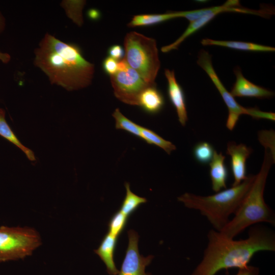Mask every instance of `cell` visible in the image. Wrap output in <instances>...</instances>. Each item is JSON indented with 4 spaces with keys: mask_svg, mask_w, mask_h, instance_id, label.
I'll return each mask as SVG.
<instances>
[{
    "mask_svg": "<svg viewBox=\"0 0 275 275\" xmlns=\"http://www.w3.org/2000/svg\"><path fill=\"white\" fill-rule=\"evenodd\" d=\"M34 54V65L47 76L51 84L73 91L92 84L94 65L84 57L76 44L46 33Z\"/></svg>",
    "mask_w": 275,
    "mask_h": 275,
    "instance_id": "obj_1",
    "label": "cell"
},
{
    "mask_svg": "<svg viewBox=\"0 0 275 275\" xmlns=\"http://www.w3.org/2000/svg\"><path fill=\"white\" fill-rule=\"evenodd\" d=\"M207 237L203 259L191 275H215L222 269H239L248 265L259 251H275L274 233L261 226L251 228L244 239L225 238L213 229L208 232Z\"/></svg>",
    "mask_w": 275,
    "mask_h": 275,
    "instance_id": "obj_2",
    "label": "cell"
},
{
    "mask_svg": "<svg viewBox=\"0 0 275 275\" xmlns=\"http://www.w3.org/2000/svg\"><path fill=\"white\" fill-rule=\"evenodd\" d=\"M262 145L264 146L265 153L259 172L255 176L233 219L218 232L225 238L233 239L247 227L255 224L265 222L275 225L274 213L265 202L263 196L267 176L274 162V142H266Z\"/></svg>",
    "mask_w": 275,
    "mask_h": 275,
    "instance_id": "obj_3",
    "label": "cell"
},
{
    "mask_svg": "<svg viewBox=\"0 0 275 275\" xmlns=\"http://www.w3.org/2000/svg\"><path fill=\"white\" fill-rule=\"evenodd\" d=\"M255 176L249 175L239 184L212 195L201 196L186 193L179 197L178 200L188 208L199 210L214 230L220 232L229 222L230 215L234 214L238 209Z\"/></svg>",
    "mask_w": 275,
    "mask_h": 275,
    "instance_id": "obj_4",
    "label": "cell"
},
{
    "mask_svg": "<svg viewBox=\"0 0 275 275\" xmlns=\"http://www.w3.org/2000/svg\"><path fill=\"white\" fill-rule=\"evenodd\" d=\"M124 46V58L128 65L148 84L156 85L160 62L155 39L132 31L125 35Z\"/></svg>",
    "mask_w": 275,
    "mask_h": 275,
    "instance_id": "obj_5",
    "label": "cell"
},
{
    "mask_svg": "<svg viewBox=\"0 0 275 275\" xmlns=\"http://www.w3.org/2000/svg\"><path fill=\"white\" fill-rule=\"evenodd\" d=\"M41 243L39 234L33 229L0 227V262L30 256Z\"/></svg>",
    "mask_w": 275,
    "mask_h": 275,
    "instance_id": "obj_6",
    "label": "cell"
},
{
    "mask_svg": "<svg viewBox=\"0 0 275 275\" xmlns=\"http://www.w3.org/2000/svg\"><path fill=\"white\" fill-rule=\"evenodd\" d=\"M197 64L206 72L221 95L228 109L226 126L232 130L241 115H248L256 119H265L274 121L275 114L264 112L256 108H245L237 102L225 88L217 75L212 64L211 56L205 50H201L198 56Z\"/></svg>",
    "mask_w": 275,
    "mask_h": 275,
    "instance_id": "obj_7",
    "label": "cell"
},
{
    "mask_svg": "<svg viewBox=\"0 0 275 275\" xmlns=\"http://www.w3.org/2000/svg\"><path fill=\"white\" fill-rule=\"evenodd\" d=\"M109 77L116 97L121 102L131 105H138L141 92L152 86L145 82L128 65L124 58L118 62L117 72Z\"/></svg>",
    "mask_w": 275,
    "mask_h": 275,
    "instance_id": "obj_8",
    "label": "cell"
},
{
    "mask_svg": "<svg viewBox=\"0 0 275 275\" xmlns=\"http://www.w3.org/2000/svg\"><path fill=\"white\" fill-rule=\"evenodd\" d=\"M128 245L120 271L118 275H152L145 271L154 256L141 255L138 248L139 236L133 230L128 231Z\"/></svg>",
    "mask_w": 275,
    "mask_h": 275,
    "instance_id": "obj_9",
    "label": "cell"
},
{
    "mask_svg": "<svg viewBox=\"0 0 275 275\" xmlns=\"http://www.w3.org/2000/svg\"><path fill=\"white\" fill-rule=\"evenodd\" d=\"M202 17L190 22L183 33L173 43L163 46L162 52L166 53L177 49L181 43L188 37L202 28L218 14L226 12H238L237 2L236 1H228L224 5L201 9Z\"/></svg>",
    "mask_w": 275,
    "mask_h": 275,
    "instance_id": "obj_10",
    "label": "cell"
},
{
    "mask_svg": "<svg viewBox=\"0 0 275 275\" xmlns=\"http://www.w3.org/2000/svg\"><path fill=\"white\" fill-rule=\"evenodd\" d=\"M252 149L243 144L228 142L226 153L231 156V168L234 177L232 186L241 183L247 177L246 161Z\"/></svg>",
    "mask_w": 275,
    "mask_h": 275,
    "instance_id": "obj_11",
    "label": "cell"
},
{
    "mask_svg": "<svg viewBox=\"0 0 275 275\" xmlns=\"http://www.w3.org/2000/svg\"><path fill=\"white\" fill-rule=\"evenodd\" d=\"M236 81L230 92L231 95L238 97H254L259 99L272 97L274 93L267 89L255 85L246 79L239 67L234 70Z\"/></svg>",
    "mask_w": 275,
    "mask_h": 275,
    "instance_id": "obj_12",
    "label": "cell"
},
{
    "mask_svg": "<svg viewBox=\"0 0 275 275\" xmlns=\"http://www.w3.org/2000/svg\"><path fill=\"white\" fill-rule=\"evenodd\" d=\"M164 74L168 81L169 98L176 109L180 123L185 126L188 117L183 89L176 80L174 70L166 69Z\"/></svg>",
    "mask_w": 275,
    "mask_h": 275,
    "instance_id": "obj_13",
    "label": "cell"
},
{
    "mask_svg": "<svg viewBox=\"0 0 275 275\" xmlns=\"http://www.w3.org/2000/svg\"><path fill=\"white\" fill-rule=\"evenodd\" d=\"M226 157L222 152L214 151L212 159L209 162V175L212 190L217 193L223 188H227L228 170L225 164Z\"/></svg>",
    "mask_w": 275,
    "mask_h": 275,
    "instance_id": "obj_14",
    "label": "cell"
},
{
    "mask_svg": "<svg viewBox=\"0 0 275 275\" xmlns=\"http://www.w3.org/2000/svg\"><path fill=\"white\" fill-rule=\"evenodd\" d=\"M164 105V99L156 85L149 86L140 94L138 105L145 112L154 115L160 112Z\"/></svg>",
    "mask_w": 275,
    "mask_h": 275,
    "instance_id": "obj_15",
    "label": "cell"
},
{
    "mask_svg": "<svg viewBox=\"0 0 275 275\" xmlns=\"http://www.w3.org/2000/svg\"><path fill=\"white\" fill-rule=\"evenodd\" d=\"M117 240L118 238L107 233L98 249L94 250L106 265L107 272L111 275H116L119 271L116 266L114 258Z\"/></svg>",
    "mask_w": 275,
    "mask_h": 275,
    "instance_id": "obj_16",
    "label": "cell"
},
{
    "mask_svg": "<svg viewBox=\"0 0 275 275\" xmlns=\"http://www.w3.org/2000/svg\"><path fill=\"white\" fill-rule=\"evenodd\" d=\"M201 44L203 45H216L248 51L273 52L275 50L274 47L252 42L215 40L208 38L203 39L201 41Z\"/></svg>",
    "mask_w": 275,
    "mask_h": 275,
    "instance_id": "obj_17",
    "label": "cell"
},
{
    "mask_svg": "<svg viewBox=\"0 0 275 275\" xmlns=\"http://www.w3.org/2000/svg\"><path fill=\"white\" fill-rule=\"evenodd\" d=\"M0 136L19 148L32 161H36L33 151L25 147L18 140L5 119V111L0 108Z\"/></svg>",
    "mask_w": 275,
    "mask_h": 275,
    "instance_id": "obj_18",
    "label": "cell"
},
{
    "mask_svg": "<svg viewBox=\"0 0 275 275\" xmlns=\"http://www.w3.org/2000/svg\"><path fill=\"white\" fill-rule=\"evenodd\" d=\"M176 18H178L177 12L165 14L136 15L133 17L127 25L131 28L147 26L158 24Z\"/></svg>",
    "mask_w": 275,
    "mask_h": 275,
    "instance_id": "obj_19",
    "label": "cell"
},
{
    "mask_svg": "<svg viewBox=\"0 0 275 275\" xmlns=\"http://www.w3.org/2000/svg\"><path fill=\"white\" fill-rule=\"evenodd\" d=\"M86 3L85 1L66 0L61 3V6L68 17L77 25L81 26L84 23L82 9Z\"/></svg>",
    "mask_w": 275,
    "mask_h": 275,
    "instance_id": "obj_20",
    "label": "cell"
},
{
    "mask_svg": "<svg viewBox=\"0 0 275 275\" xmlns=\"http://www.w3.org/2000/svg\"><path fill=\"white\" fill-rule=\"evenodd\" d=\"M141 139L150 145H154L162 148L168 154L176 150V146L171 142L167 141L147 128L141 126Z\"/></svg>",
    "mask_w": 275,
    "mask_h": 275,
    "instance_id": "obj_21",
    "label": "cell"
},
{
    "mask_svg": "<svg viewBox=\"0 0 275 275\" xmlns=\"http://www.w3.org/2000/svg\"><path fill=\"white\" fill-rule=\"evenodd\" d=\"M126 195L121 206L120 210L127 217L134 212L140 205L147 202V199L140 197L132 193L130 188V184H125Z\"/></svg>",
    "mask_w": 275,
    "mask_h": 275,
    "instance_id": "obj_22",
    "label": "cell"
},
{
    "mask_svg": "<svg viewBox=\"0 0 275 275\" xmlns=\"http://www.w3.org/2000/svg\"><path fill=\"white\" fill-rule=\"evenodd\" d=\"M115 120V127L117 129L124 130L128 133L141 138V126L126 118L117 108L112 114Z\"/></svg>",
    "mask_w": 275,
    "mask_h": 275,
    "instance_id": "obj_23",
    "label": "cell"
},
{
    "mask_svg": "<svg viewBox=\"0 0 275 275\" xmlns=\"http://www.w3.org/2000/svg\"><path fill=\"white\" fill-rule=\"evenodd\" d=\"M213 146L208 142H201L193 148V155L196 160L202 164H207L212 159L214 152Z\"/></svg>",
    "mask_w": 275,
    "mask_h": 275,
    "instance_id": "obj_24",
    "label": "cell"
},
{
    "mask_svg": "<svg viewBox=\"0 0 275 275\" xmlns=\"http://www.w3.org/2000/svg\"><path fill=\"white\" fill-rule=\"evenodd\" d=\"M127 218L120 210L116 212L109 222L108 233L118 238L126 225Z\"/></svg>",
    "mask_w": 275,
    "mask_h": 275,
    "instance_id": "obj_25",
    "label": "cell"
},
{
    "mask_svg": "<svg viewBox=\"0 0 275 275\" xmlns=\"http://www.w3.org/2000/svg\"><path fill=\"white\" fill-rule=\"evenodd\" d=\"M102 68L109 76L115 74L118 71V61L109 57L105 58L102 62Z\"/></svg>",
    "mask_w": 275,
    "mask_h": 275,
    "instance_id": "obj_26",
    "label": "cell"
},
{
    "mask_svg": "<svg viewBox=\"0 0 275 275\" xmlns=\"http://www.w3.org/2000/svg\"><path fill=\"white\" fill-rule=\"evenodd\" d=\"M237 1V7L239 9L238 12L249 13V14L252 13L251 10L245 9L244 8L240 6L239 2L238 1ZM201 9H202L189 11L187 14V18L188 20L190 21H193L202 17L203 15H202L201 11Z\"/></svg>",
    "mask_w": 275,
    "mask_h": 275,
    "instance_id": "obj_27",
    "label": "cell"
},
{
    "mask_svg": "<svg viewBox=\"0 0 275 275\" xmlns=\"http://www.w3.org/2000/svg\"><path fill=\"white\" fill-rule=\"evenodd\" d=\"M107 53L108 57L118 62L124 58V50L119 45H114L108 48Z\"/></svg>",
    "mask_w": 275,
    "mask_h": 275,
    "instance_id": "obj_28",
    "label": "cell"
},
{
    "mask_svg": "<svg viewBox=\"0 0 275 275\" xmlns=\"http://www.w3.org/2000/svg\"><path fill=\"white\" fill-rule=\"evenodd\" d=\"M259 270L257 267L246 265L239 268L236 275H259Z\"/></svg>",
    "mask_w": 275,
    "mask_h": 275,
    "instance_id": "obj_29",
    "label": "cell"
},
{
    "mask_svg": "<svg viewBox=\"0 0 275 275\" xmlns=\"http://www.w3.org/2000/svg\"><path fill=\"white\" fill-rule=\"evenodd\" d=\"M88 16L90 18L96 20L99 18L100 14L99 11L96 9H91L88 12Z\"/></svg>",
    "mask_w": 275,
    "mask_h": 275,
    "instance_id": "obj_30",
    "label": "cell"
},
{
    "mask_svg": "<svg viewBox=\"0 0 275 275\" xmlns=\"http://www.w3.org/2000/svg\"><path fill=\"white\" fill-rule=\"evenodd\" d=\"M11 60V56L9 53L0 51V61L3 63L7 64Z\"/></svg>",
    "mask_w": 275,
    "mask_h": 275,
    "instance_id": "obj_31",
    "label": "cell"
},
{
    "mask_svg": "<svg viewBox=\"0 0 275 275\" xmlns=\"http://www.w3.org/2000/svg\"><path fill=\"white\" fill-rule=\"evenodd\" d=\"M6 28V19L0 12V35L3 32Z\"/></svg>",
    "mask_w": 275,
    "mask_h": 275,
    "instance_id": "obj_32",
    "label": "cell"
}]
</instances>
